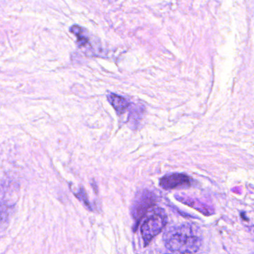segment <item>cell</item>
<instances>
[{"label":"cell","instance_id":"cell-1","mask_svg":"<svg viewBox=\"0 0 254 254\" xmlns=\"http://www.w3.org/2000/svg\"><path fill=\"white\" fill-rule=\"evenodd\" d=\"M166 248L177 254L196 253L202 244L198 227L194 224H185L169 229L163 237Z\"/></svg>","mask_w":254,"mask_h":254},{"label":"cell","instance_id":"cell-2","mask_svg":"<svg viewBox=\"0 0 254 254\" xmlns=\"http://www.w3.org/2000/svg\"><path fill=\"white\" fill-rule=\"evenodd\" d=\"M141 235L145 246L148 245L167 224V215L164 209L153 206L143 216Z\"/></svg>","mask_w":254,"mask_h":254},{"label":"cell","instance_id":"cell-3","mask_svg":"<svg viewBox=\"0 0 254 254\" xmlns=\"http://www.w3.org/2000/svg\"><path fill=\"white\" fill-rule=\"evenodd\" d=\"M156 200L155 194L149 190H142L136 194L131 205V215L136 221V226L146 212L155 205Z\"/></svg>","mask_w":254,"mask_h":254},{"label":"cell","instance_id":"cell-4","mask_svg":"<svg viewBox=\"0 0 254 254\" xmlns=\"http://www.w3.org/2000/svg\"><path fill=\"white\" fill-rule=\"evenodd\" d=\"M191 179L184 174L174 173L165 175L160 180V186L164 190L186 189L191 186Z\"/></svg>","mask_w":254,"mask_h":254},{"label":"cell","instance_id":"cell-5","mask_svg":"<svg viewBox=\"0 0 254 254\" xmlns=\"http://www.w3.org/2000/svg\"><path fill=\"white\" fill-rule=\"evenodd\" d=\"M108 99L114 110L120 114H124L130 106V102L126 98L118 96L115 93H111L108 95Z\"/></svg>","mask_w":254,"mask_h":254},{"label":"cell","instance_id":"cell-6","mask_svg":"<svg viewBox=\"0 0 254 254\" xmlns=\"http://www.w3.org/2000/svg\"><path fill=\"white\" fill-rule=\"evenodd\" d=\"M70 32L76 37L77 43L80 47H84L88 45L90 39L86 35L84 29L78 26H73L70 28Z\"/></svg>","mask_w":254,"mask_h":254},{"label":"cell","instance_id":"cell-7","mask_svg":"<svg viewBox=\"0 0 254 254\" xmlns=\"http://www.w3.org/2000/svg\"><path fill=\"white\" fill-rule=\"evenodd\" d=\"M75 194L76 195V197L81 200V201H82L83 203H84V204L85 205V206H87V207L89 208V209L92 210L91 206H90V203H89L88 199H87V194H86L84 188H82V187H81L80 191H78V193H75Z\"/></svg>","mask_w":254,"mask_h":254}]
</instances>
